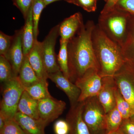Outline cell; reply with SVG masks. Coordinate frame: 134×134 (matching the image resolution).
I'll use <instances>...</instances> for the list:
<instances>
[{
  "mask_svg": "<svg viewBox=\"0 0 134 134\" xmlns=\"http://www.w3.org/2000/svg\"><path fill=\"white\" fill-rule=\"evenodd\" d=\"M18 77L24 87H29L40 81L30 64L28 55H24Z\"/></svg>",
  "mask_w": 134,
  "mask_h": 134,
  "instance_id": "d6986e66",
  "label": "cell"
},
{
  "mask_svg": "<svg viewBox=\"0 0 134 134\" xmlns=\"http://www.w3.org/2000/svg\"><path fill=\"white\" fill-rule=\"evenodd\" d=\"M21 36V29L16 31L14 35L12 45L5 57L11 64L14 74L16 76H18L24 56Z\"/></svg>",
  "mask_w": 134,
  "mask_h": 134,
  "instance_id": "4fadbf2b",
  "label": "cell"
},
{
  "mask_svg": "<svg viewBox=\"0 0 134 134\" xmlns=\"http://www.w3.org/2000/svg\"><path fill=\"white\" fill-rule=\"evenodd\" d=\"M118 130L121 134H134V121L130 119L123 120Z\"/></svg>",
  "mask_w": 134,
  "mask_h": 134,
  "instance_id": "1f68e13d",
  "label": "cell"
},
{
  "mask_svg": "<svg viewBox=\"0 0 134 134\" xmlns=\"http://www.w3.org/2000/svg\"><path fill=\"white\" fill-rule=\"evenodd\" d=\"M124 12L115 8L108 13L100 14L98 25L106 35L121 48L128 33V16Z\"/></svg>",
  "mask_w": 134,
  "mask_h": 134,
  "instance_id": "3957f363",
  "label": "cell"
},
{
  "mask_svg": "<svg viewBox=\"0 0 134 134\" xmlns=\"http://www.w3.org/2000/svg\"><path fill=\"white\" fill-rule=\"evenodd\" d=\"M18 112L36 119H40L38 100L32 98L25 90L19 100Z\"/></svg>",
  "mask_w": 134,
  "mask_h": 134,
  "instance_id": "ac0fdd59",
  "label": "cell"
},
{
  "mask_svg": "<svg viewBox=\"0 0 134 134\" xmlns=\"http://www.w3.org/2000/svg\"><path fill=\"white\" fill-rule=\"evenodd\" d=\"M115 8L134 14V0H119Z\"/></svg>",
  "mask_w": 134,
  "mask_h": 134,
  "instance_id": "d6a6232c",
  "label": "cell"
},
{
  "mask_svg": "<svg viewBox=\"0 0 134 134\" xmlns=\"http://www.w3.org/2000/svg\"><path fill=\"white\" fill-rule=\"evenodd\" d=\"M40 119L47 126L58 119L66 108L65 101L53 97L38 100Z\"/></svg>",
  "mask_w": 134,
  "mask_h": 134,
  "instance_id": "9c48e42d",
  "label": "cell"
},
{
  "mask_svg": "<svg viewBox=\"0 0 134 134\" xmlns=\"http://www.w3.org/2000/svg\"><path fill=\"white\" fill-rule=\"evenodd\" d=\"M105 118L107 134L118 130L123 120L116 106L106 114Z\"/></svg>",
  "mask_w": 134,
  "mask_h": 134,
  "instance_id": "cb8c5ba5",
  "label": "cell"
},
{
  "mask_svg": "<svg viewBox=\"0 0 134 134\" xmlns=\"http://www.w3.org/2000/svg\"><path fill=\"white\" fill-rule=\"evenodd\" d=\"M53 129L55 134H68L69 124L66 120H58L54 125Z\"/></svg>",
  "mask_w": 134,
  "mask_h": 134,
  "instance_id": "f546056e",
  "label": "cell"
},
{
  "mask_svg": "<svg viewBox=\"0 0 134 134\" xmlns=\"http://www.w3.org/2000/svg\"><path fill=\"white\" fill-rule=\"evenodd\" d=\"M14 36H10L1 31L0 32V55L6 57L10 48Z\"/></svg>",
  "mask_w": 134,
  "mask_h": 134,
  "instance_id": "83f0119b",
  "label": "cell"
},
{
  "mask_svg": "<svg viewBox=\"0 0 134 134\" xmlns=\"http://www.w3.org/2000/svg\"><path fill=\"white\" fill-rule=\"evenodd\" d=\"M83 119L90 134H107L106 113L97 96L84 101Z\"/></svg>",
  "mask_w": 134,
  "mask_h": 134,
  "instance_id": "5b68a950",
  "label": "cell"
},
{
  "mask_svg": "<svg viewBox=\"0 0 134 134\" xmlns=\"http://www.w3.org/2000/svg\"><path fill=\"white\" fill-rule=\"evenodd\" d=\"M14 5L20 10L25 19L32 6L33 0H13Z\"/></svg>",
  "mask_w": 134,
  "mask_h": 134,
  "instance_id": "f1b7e54d",
  "label": "cell"
},
{
  "mask_svg": "<svg viewBox=\"0 0 134 134\" xmlns=\"http://www.w3.org/2000/svg\"><path fill=\"white\" fill-rule=\"evenodd\" d=\"M48 77L58 88L66 95L69 99L70 107L76 105L79 102L81 94V91L76 85L65 77L60 70L48 74Z\"/></svg>",
  "mask_w": 134,
  "mask_h": 134,
  "instance_id": "30bf717a",
  "label": "cell"
},
{
  "mask_svg": "<svg viewBox=\"0 0 134 134\" xmlns=\"http://www.w3.org/2000/svg\"><path fill=\"white\" fill-rule=\"evenodd\" d=\"M95 25L92 21L83 25L68 44L70 81L75 83L86 72L99 66L93 49L92 35Z\"/></svg>",
  "mask_w": 134,
  "mask_h": 134,
  "instance_id": "6da1fadb",
  "label": "cell"
},
{
  "mask_svg": "<svg viewBox=\"0 0 134 134\" xmlns=\"http://www.w3.org/2000/svg\"><path fill=\"white\" fill-rule=\"evenodd\" d=\"M83 24L82 15L79 12L66 18L59 24L60 38L69 41L75 36Z\"/></svg>",
  "mask_w": 134,
  "mask_h": 134,
  "instance_id": "9a60e30c",
  "label": "cell"
},
{
  "mask_svg": "<svg viewBox=\"0 0 134 134\" xmlns=\"http://www.w3.org/2000/svg\"><path fill=\"white\" fill-rule=\"evenodd\" d=\"M25 20L24 26L21 29V37L24 54L25 55L29 54L33 47L34 42L32 7Z\"/></svg>",
  "mask_w": 134,
  "mask_h": 134,
  "instance_id": "e0dca14e",
  "label": "cell"
},
{
  "mask_svg": "<svg viewBox=\"0 0 134 134\" xmlns=\"http://www.w3.org/2000/svg\"><path fill=\"white\" fill-rule=\"evenodd\" d=\"M46 7L43 0H33L32 12L34 23V40L37 39L39 34L38 24L41 12Z\"/></svg>",
  "mask_w": 134,
  "mask_h": 134,
  "instance_id": "d4e9b609",
  "label": "cell"
},
{
  "mask_svg": "<svg viewBox=\"0 0 134 134\" xmlns=\"http://www.w3.org/2000/svg\"><path fill=\"white\" fill-rule=\"evenodd\" d=\"M117 87L113 76L102 77V87L97 97L106 114L116 106L115 91Z\"/></svg>",
  "mask_w": 134,
  "mask_h": 134,
  "instance_id": "8fae6325",
  "label": "cell"
},
{
  "mask_svg": "<svg viewBox=\"0 0 134 134\" xmlns=\"http://www.w3.org/2000/svg\"><path fill=\"white\" fill-rule=\"evenodd\" d=\"M73 3L88 12H94L97 9V0H75Z\"/></svg>",
  "mask_w": 134,
  "mask_h": 134,
  "instance_id": "4dcf8cb0",
  "label": "cell"
},
{
  "mask_svg": "<svg viewBox=\"0 0 134 134\" xmlns=\"http://www.w3.org/2000/svg\"><path fill=\"white\" fill-rule=\"evenodd\" d=\"M68 2L70 3H73L75 0H66Z\"/></svg>",
  "mask_w": 134,
  "mask_h": 134,
  "instance_id": "74e56055",
  "label": "cell"
},
{
  "mask_svg": "<svg viewBox=\"0 0 134 134\" xmlns=\"http://www.w3.org/2000/svg\"><path fill=\"white\" fill-rule=\"evenodd\" d=\"M24 91V87L18 76L14 77L3 83L0 115L6 121L14 119L18 112L19 100Z\"/></svg>",
  "mask_w": 134,
  "mask_h": 134,
  "instance_id": "277c9868",
  "label": "cell"
},
{
  "mask_svg": "<svg viewBox=\"0 0 134 134\" xmlns=\"http://www.w3.org/2000/svg\"><path fill=\"white\" fill-rule=\"evenodd\" d=\"M59 24L50 30L43 42H41V53L48 74L60 70L55 52V46L59 33Z\"/></svg>",
  "mask_w": 134,
  "mask_h": 134,
  "instance_id": "52a82bcc",
  "label": "cell"
},
{
  "mask_svg": "<svg viewBox=\"0 0 134 134\" xmlns=\"http://www.w3.org/2000/svg\"><path fill=\"white\" fill-rule=\"evenodd\" d=\"M6 120L2 116L0 115V131H1L5 126Z\"/></svg>",
  "mask_w": 134,
  "mask_h": 134,
  "instance_id": "e575fe53",
  "label": "cell"
},
{
  "mask_svg": "<svg viewBox=\"0 0 134 134\" xmlns=\"http://www.w3.org/2000/svg\"><path fill=\"white\" fill-rule=\"evenodd\" d=\"M107 134H121L119 132V130H117V131H114V132H110Z\"/></svg>",
  "mask_w": 134,
  "mask_h": 134,
  "instance_id": "8d00e7d4",
  "label": "cell"
},
{
  "mask_svg": "<svg viewBox=\"0 0 134 134\" xmlns=\"http://www.w3.org/2000/svg\"><path fill=\"white\" fill-rule=\"evenodd\" d=\"M75 83L81 91L78 102H83L97 96L102 87V77L97 70H91L77 79Z\"/></svg>",
  "mask_w": 134,
  "mask_h": 134,
  "instance_id": "ba28073f",
  "label": "cell"
},
{
  "mask_svg": "<svg viewBox=\"0 0 134 134\" xmlns=\"http://www.w3.org/2000/svg\"><path fill=\"white\" fill-rule=\"evenodd\" d=\"M115 97L116 107L122 115L123 119L133 120L134 114L132 108L129 103L122 97L117 87L115 90Z\"/></svg>",
  "mask_w": 134,
  "mask_h": 134,
  "instance_id": "603a6c76",
  "label": "cell"
},
{
  "mask_svg": "<svg viewBox=\"0 0 134 134\" xmlns=\"http://www.w3.org/2000/svg\"><path fill=\"white\" fill-rule=\"evenodd\" d=\"M68 41L60 39V48L57 55V60L60 70L65 76L70 80L68 51Z\"/></svg>",
  "mask_w": 134,
  "mask_h": 134,
  "instance_id": "44dd1931",
  "label": "cell"
},
{
  "mask_svg": "<svg viewBox=\"0 0 134 134\" xmlns=\"http://www.w3.org/2000/svg\"><path fill=\"white\" fill-rule=\"evenodd\" d=\"M0 134H26L14 120L6 121Z\"/></svg>",
  "mask_w": 134,
  "mask_h": 134,
  "instance_id": "4316f807",
  "label": "cell"
},
{
  "mask_svg": "<svg viewBox=\"0 0 134 134\" xmlns=\"http://www.w3.org/2000/svg\"><path fill=\"white\" fill-rule=\"evenodd\" d=\"M28 56L30 64L39 79L41 81H47L48 73L42 57L41 42L37 39L34 40L33 47Z\"/></svg>",
  "mask_w": 134,
  "mask_h": 134,
  "instance_id": "5bb4252c",
  "label": "cell"
},
{
  "mask_svg": "<svg viewBox=\"0 0 134 134\" xmlns=\"http://www.w3.org/2000/svg\"><path fill=\"white\" fill-rule=\"evenodd\" d=\"M119 0H107L106 3L100 14L108 13L115 9Z\"/></svg>",
  "mask_w": 134,
  "mask_h": 134,
  "instance_id": "836d02e7",
  "label": "cell"
},
{
  "mask_svg": "<svg viewBox=\"0 0 134 134\" xmlns=\"http://www.w3.org/2000/svg\"><path fill=\"white\" fill-rule=\"evenodd\" d=\"M15 76L11 64L5 57L0 55V81L4 83Z\"/></svg>",
  "mask_w": 134,
  "mask_h": 134,
  "instance_id": "484cf974",
  "label": "cell"
},
{
  "mask_svg": "<svg viewBox=\"0 0 134 134\" xmlns=\"http://www.w3.org/2000/svg\"><path fill=\"white\" fill-rule=\"evenodd\" d=\"M24 89L30 96L37 100L52 96L48 91L47 81L40 80L31 86L24 87Z\"/></svg>",
  "mask_w": 134,
  "mask_h": 134,
  "instance_id": "ffe728a7",
  "label": "cell"
},
{
  "mask_svg": "<svg viewBox=\"0 0 134 134\" xmlns=\"http://www.w3.org/2000/svg\"><path fill=\"white\" fill-rule=\"evenodd\" d=\"M14 119L26 134H46V125L40 119H36L17 112Z\"/></svg>",
  "mask_w": 134,
  "mask_h": 134,
  "instance_id": "2e32d148",
  "label": "cell"
},
{
  "mask_svg": "<svg viewBox=\"0 0 134 134\" xmlns=\"http://www.w3.org/2000/svg\"><path fill=\"white\" fill-rule=\"evenodd\" d=\"M83 105V101L78 102L74 106L70 107L66 120L69 125L68 134H90L82 116Z\"/></svg>",
  "mask_w": 134,
  "mask_h": 134,
  "instance_id": "7c38bea8",
  "label": "cell"
},
{
  "mask_svg": "<svg viewBox=\"0 0 134 134\" xmlns=\"http://www.w3.org/2000/svg\"><path fill=\"white\" fill-rule=\"evenodd\" d=\"M128 31L126 40L121 47L125 60L134 67V25Z\"/></svg>",
  "mask_w": 134,
  "mask_h": 134,
  "instance_id": "7402d4cb",
  "label": "cell"
},
{
  "mask_svg": "<svg viewBox=\"0 0 134 134\" xmlns=\"http://www.w3.org/2000/svg\"><path fill=\"white\" fill-rule=\"evenodd\" d=\"M117 88L121 95L131 106L134 121V67L125 62L113 76Z\"/></svg>",
  "mask_w": 134,
  "mask_h": 134,
  "instance_id": "8992f818",
  "label": "cell"
},
{
  "mask_svg": "<svg viewBox=\"0 0 134 134\" xmlns=\"http://www.w3.org/2000/svg\"><path fill=\"white\" fill-rule=\"evenodd\" d=\"M43 1L46 7L49 4L58 1H60V0H43Z\"/></svg>",
  "mask_w": 134,
  "mask_h": 134,
  "instance_id": "d590c367",
  "label": "cell"
},
{
  "mask_svg": "<svg viewBox=\"0 0 134 134\" xmlns=\"http://www.w3.org/2000/svg\"><path fill=\"white\" fill-rule=\"evenodd\" d=\"M93 49L99 65L101 77L113 76L126 61L121 48L106 35L98 25H95L92 35Z\"/></svg>",
  "mask_w": 134,
  "mask_h": 134,
  "instance_id": "7a4b0ae2",
  "label": "cell"
}]
</instances>
